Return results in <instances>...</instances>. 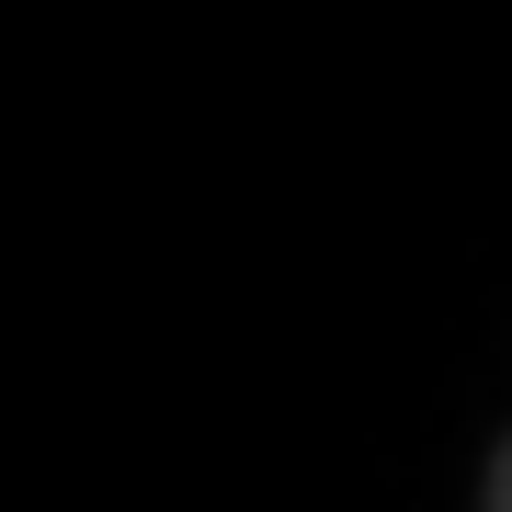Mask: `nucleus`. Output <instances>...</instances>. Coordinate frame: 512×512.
Here are the masks:
<instances>
[{"mask_svg":"<svg viewBox=\"0 0 512 512\" xmlns=\"http://www.w3.org/2000/svg\"><path fill=\"white\" fill-rule=\"evenodd\" d=\"M478 490H490V501L512 512V444H501V456H490V478H478Z\"/></svg>","mask_w":512,"mask_h":512,"instance_id":"nucleus-1","label":"nucleus"}]
</instances>
